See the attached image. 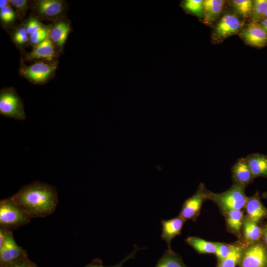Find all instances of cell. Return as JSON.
<instances>
[{"label":"cell","instance_id":"cell-9","mask_svg":"<svg viewBox=\"0 0 267 267\" xmlns=\"http://www.w3.org/2000/svg\"><path fill=\"white\" fill-rule=\"evenodd\" d=\"M34 9L41 17L47 19H57L63 14L65 2L59 0H40L35 1Z\"/></svg>","mask_w":267,"mask_h":267},{"label":"cell","instance_id":"cell-8","mask_svg":"<svg viewBox=\"0 0 267 267\" xmlns=\"http://www.w3.org/2000/svg\"><path fill=\"white\" fill-rule=\"evenodd\" d=\"M238 267H267V249L255 242L244 249Z\"/></svg>","mask_w":267,"mask_h":267},{"label":"cell","instance_id":"cell-31","mask_svg":"<svg viewBox=\"0 0 267 267\" xmlns=\"http://www.w3.org/2000/svg\"><path fill=\"white\" fill-rule=\"evenodd\" d=\"M44 26V25L41 23L37 18L32 17L28 20L25 25V28L29 36H30Z\"/></svg>","mask_w":267,"mask_h":267},{"label":"cell","instance_id":"cell-25","mask_svg":"<svg viewBox=\"0 0 267 267\" xmlns=\"http://www.w3.org/2000/svg\"><path fill=\"white\" fill-rule=\"evenodd\" d=\"M203 2L202 0H186L183 2L182 6L187 12L201 17L204 14Z\"/></svg>","mask_w":267,"mask_h":267},{"label":"cell","instance_id":"cell-5","mask_svg":"<svg viewBox=\"0 0 267 267\" xmlns=\"http://www.w3.org/2000/svg\"><path fill=\"white\" fill-rule=\"evenodd\" d=\"M57 68V64L52 61H36L26 66L21 65L20 73L24 78L35 84L45 83L53 75Z\"/></svg>","mask_w":267,"mask_h":267},{"label":"cell","instance_id":"cell-12","mask_svg":"<svg viewBox=\"0 0 267 267\" xmlns=\"http://www.w3.org/2000/svg\"><path fill=\"white\" fill-rule=\"evenodd\" d=\"M55 45L49 37L34 46L33 50L26 55L28 60H42L52 61L56 56Z\"/></svg>","mask_w":267,"mask_h":267},{"label":"cell","instance_id":"cell-7","mask_svg":"<svg viewBox=\"0 0 267 267\" xmlns=\"http://www.w3.org/2000/svg\"><path fill=\"white\" fill-rule=\"evenodd\" d=\"M209 191L201 183L195 193L183 203L179 216L184 221H195L198 216L204 200L208 198Z\"/></svg>","mask_w":267,"mask_h":267},{"label":"cell","instance_id":"cell-3","mask_svg":"<svg viewBox=\"0 0 267 267\" xmlns=\"http://www.w3.org/2000/svg\"><path fill=\"white\" fill-rule=\"evenodd\" d=\"M0 115L18 120L26 119L22 100L13 88H5L0 92Z\"/></svg>","mask_w":267,"mask_h":267},{"label":"cell","instance_id":"cell-29","mask_svg":"<svg viewBox=\"0 0 267 267\" xmlns=\"http://www.w3.org/2000/svg\"><path fill=\"white\" fill-rule=\"evenodd\" d=\"M12 39L14 43L18 46L26 44L29 41V37L25 26L16 29L13 34Z\"/></svg>","mask_w":267,"mask_h":267},{"label":"cell","instance_id":"cell-16","mask_svg":"<svg viewBox=\"0 0 267 267\" xmlns=\"http://www.w3.org/2000/svg\"><path fill=\"white\" fill-rule=\"evenodd\" d=\"M70 31V26L68 22L63 19L58 20L51 26L49 38L55 46L61 49L66 42Z\"/></svg>","mask_w":267,"mask_h":267},{"label":"cell","instance_id":"cell-6","mask_svg":"<svg viewBox=\"0 0 267 267\" xmlns=\"http://www.w3.org/2000/svg\"><path fill=\"white\" fill-rule=\"evenodd\" d=\"M26 258H28L26 251L16 243L10 229L0 246V267H6Z\"/></svg>","mask_w":267,"mask_h":267},{"label":"cell","instance_id":"cell-23","mask_svg":"<svg viewBox=\"0 0 267 267\" xmlns=\"http://www.w3.org/2000/svg\"><path fill=\"white\" fill-rule=\"evenodd\" d=\"M243 227L244 237L246 241L253 243L262 237V229L257 223L246 219L244 221Z\"/></svg>","mask_w":267,"mask_h":267},{"label":"cell","instance_id":"cell-34","mask_svg":"<svg viewBox=\"0 0 267 267\" xmlns=\"http://www.w3.org/2000/svg\"><path fill=\"white\" fill-rule=\"evenodd\" d=\"M16 267H34L35 264L26 258L15 263Z\"/></svg>","mask_w":267,"mask_h":267},{"label":"cell","instance_id":"cell-11","mask_svg":"<svg viewBox=\"0 0 267 267\" xmlns=\"http://www.w3.org/2000/svg\"><path fill=\"white\" fill-rule=\"evenodd\" d=\"M241 23L234 14H224L217 24L214 34L218 39H225L232 36L240 30Z\"/></svg>","mask_w":267,"mask_h":267},{"label":"cell","instance_id":"cell-22","mask_svg":"<svg viewBox=\"0 0 267 267\" xmlns=\"http://www.w3.org/2000/svg\"><path fill=\"white\" fill-rule=\"evenodd\" d=\"M244 249L240 245H232L228 256L223 260L218 262L217 267H236L240 263Z\"/></svg>","mask_w":267,"mask_h":267},{"label":"cell","instance_id":"cell-36","mask_svg":"<svg viewBox=\"0 0 267 267\" xmlns=\"http://www.w3.org/2000/svg\"><path fill=\"white\" fill-rule=\"evenodd\" d=\"M259 23L267 33V19H263L262 20H260L259 21Z\"/></svg>","mask_w":267,"mask_h":267},{"label":"cell","instance_id":"cell-13","mask_svg":"<svg viewBox=\"0 0 267 267\" xmlns=\"http://www.w3.org/2000/svg\"><path fill=\"white\" fill-rule=\"evenodd\" d=\"M185 221L179 216L161 222L162 229L161 237L167 243L168 249H171V241L177 236L179 235Z\"/></svg>","mask_w":267,"mask_h":267},{"label":"cell","instance_id":"cell-24","mask_svg":"<svg viewBox=\"0 0 267 267\" xmlns=\"http://www.w3.org/2000/svg\"><path fill=\"white\" fill-rule=\"evenodd\" d=\"M235 11L243 17L251 16L253 1L251 0H234L232 1Z\"/></svg>","mask_w":267,"mask_h":267},{"label":"cell","instance_id":"cell-26","mask_svg":"<svg viewBox=\"0 0 267 267\" xmlns=\"http://www.w3.org/2000/svg\"><path fill=\"white\" fill-rule=\"evenodd\" d=\"M267 11V0H256L253 1L251 13L252 21H257L264 18Z\"/></svg>","mask_w":267,"mask_h":267},{"label":"cell","instance_id":"cell-35","mask_svg":"<svg viewBox=\"0 0 267 267\" xmlns=\"http://www.w3.org/2000/svg\"><path fill=\"white\" fill-rule=\"evenodd\" d=\"M262 237H263V239L265 242V246L267 249V225H266L262 229Z\"/></svg>","mask_w":267,"mask_h":267},{"label":"cell","instance_id":"cell-30","mask_svg":"<svg viewBox=\"0 0 267 267\" xmlns=\"http://www.w3.org/2000/svg\"><path fill=\"white\" fill-rule=\"evenodd\" d=\"M16 14L10 5L0 8V18L2 23L8 25L14 22Z\"/></svg>","mask_w":267,"mask_h":267},{"label":"cell","instance_id":"cell-1","mask_svg":"<svg viewBox=\"0 0 267 267\" xmlns=\"http://www.w3.org/2000/svg\"><path fill=\"white\" fill-rule=\"evenodd\" d=\"M8 198L30 219L50 215L58 203L55 187L50 184L37 181L22 187Z\"/></svg>","mask_w":267,"mask_h":267},{"label":"cell","instance_id":"cell-17","mask_svg":"<svg viewBox=\"0 0 267 267\" xmlns=\"http://www.w3.org/2000/svg\"><path fill=\"white\" fill-rule=\"evenodd\" d=\"M245 158L254 178H267V155L255 153L250 154Z\"/></svg>","mask_w":267,"mask_h":267},{"label":"cell","instance_id":"cell-2","mask_svg":"<svg viewBox=\"0 0 267 267\" xmlns=\"http://www.w3.org/2000/svg\"><path fill=\"white\" fill-rule=\"evenodd\" d=\"M245 188L244 185L234 183L228 189L222 193L209 191L208 198L216 202L225 213L233 210H241L245 207L248 199Z\"/></svg>","mask_w":267,"mask_h":267},{"label":"cell","instance_id":"cell-28","mask_svg":"<svg viewBox=\"0 0 267 267\" xmlns=\"http://www.w3.org/2000/svg\"><path fill=\"white\" fill-rule=\"evenodd\" d=\"M142 248H139L136 245H134V248L133 251L124 259H123L119 264L111 267H105L103 266L102 261L98 259H95L92 261L87 265L85 267H122L123 265L128 260L130 259H134L137 251Z\"/></svg>","mask_w":267,"mask_h":267},{"label":"cell","instance_id":"cell-4","mask_svg":"<svg viewBox=\"0 0 267 267\" xmlns=\"http://www.w3.org/2000/svg\"><path fill=\"white\" fill-rule=\"evenodd\" d=\"M30 222V218L8 198L0 201V226L17 228Z\"/></svg>","mask_w":267,"mask_h":267},{"label":"cell","instance_id":"cell-20","mask_svg":"<svg viewBox=\"0 0 267 267\" xmlns=\"http://www.w3.org/2000/svg\"><path fill=\"white\" fill-rule=\"evenodd\" d=\"M155 267H188L181 257L172 249L166 250Z\"/></svg>","mask_w":267,"mask_h":267},{"label":"cell","instance_id":"cell-32","mask_svg":"<svg viewBox=\"0 0 267 267\" xmlns=\"http://www.w3.org/2000/svg\"><path fill=\"white\" fill-rule=\"evenodd\" d=\"M232 246V245L217 243L215 254L218 259V262L223 260L228 256L231 250Z\"/></svg>","mask_w":267,"mask_h":267},{"label":"cell","instance_id":"cell-27","mask_svg":"<svg viewBox=\"0 0 267 267\" xmlns=\"http://www.w3.org/2000/svg\"><path fill=\"white\" fill-rule=\"evenodd\" d=\"M51 26H44L37 32L29 36V42L35 46L49 37Z\"/></svg>","mask_w":267,"mask_h":267},{"label":"cell","instance_id":"cell-33","mask_svg":"<svg viewBox=\"0 0 267 267\" xmlns=\"http://www.w3.org/2000/svg\"><path fill=\"white\" fill-rule=\"evenodd\" d=\"M9 1L17 10L22 13L25 11L28 5V1L26 0H11Z\"/></svg>","mask_w":267,"mask_h":267},{"label":"cell","instance_id":"cell-15","mask_svg":"<svg viewBox=\"0 0 267 267\" xmlns=\"http://www.w3.org/2000/svg\"><path fill=\"white\" fill-rule=\"evenodd\" d=\"M247 219L258 223L267 217V209L262 204L258 194L248 198L245 206Z\"/></svg>","mask_w":267,"mask_h":267},{"label":"cell","instance_id":"cell-10","mask_svg":"<svg viewBox=\"0 0 267 267\" xmlns=\"http://www.w3.org/2000/svg\"><path fill=\"white\" fill-rule=\"evenodd\" d=\"M240 36L253 46L262 47L267 45V33L257 21H252L242 30Z\"/></svg>","mask_w":267,"mask_h":267},{"label":"cell","instance_id":"cell-37","mask_svg":"<svg viewBox=\"0 0 267 267\" xmlns=\"http://www.w3.org/2000/svg\"><path fill=\"white\" fill-rule=\"evenodd\" d=\"M9 3H10L9 0H0V8H1L9 5Z\"/></svg>","mask_w":267,"mask_h":267},{"label":"cell","instance_id":"cell-21","mask_svg":"<svg viewBox=\"0 0 267 267\" xmlns=\"http://www.w3.org/2000/svg\"><path fill=\"white\" fill-rule=\"evenodd\" d=\"M225 213L229 228L232 232L239 234L243 226L244 221L243 212L241 210H233Z\"/></svg>","mask_w":267,"mask_h":267},{"label":"cell","instance_id":"cell-18","mask_svg":"<svg viewBox=\"0 0 267 267\" xmlns=\"http://www.w3.org/2000/svg\"><path fill=\"white\" fill-rule=\"evenodd\" d=\"M222 0H206L203 2L204 21L210 24L216 20L220 15L223 6Z\"/></svg>","mask_w":267,"mask_h":267},{"label":"cell","instance_id":"cell-38","mask_svg":"<svg viewBox=\"0 0 267 267\" xmlns=\"http://www.w3.org/2000/svg\"><path fill=\"white\" fill-rule=\"evenodd\" d=\"M263 197L267 199V192H264L263 194Z\"/></svg>","mask_w":267,"mask_h":267},{"label":"cell","instance_id":"cell-19","mask_svg":"<svg viewBox=\"0 0 267 267\" xmlns=\"http://www.w3.org/2000/svg\"><path fill=\"white\" fill-rule=\"evenodd\" d=\"M185 242L199 254L216 253L217 243L208 241L195 236L188 237Z\"/></svg>","mask_w":267,"mask_h":267},{"label":"cell","instance_id":"cell-39","mask_svg":"<svg viewBox=\"0 0 267 267\" xmlns=\"http://www.w3.org/2000/svg\"><path fill=\"white\" fill-rule=\"evenodd\" d=\"M264 19H267V12L266 13V14L265 15Z\"/></svg>","mask_w":267,"mask_h":267},{"label":"cell","instance_id":"cell-40","mask_svg":"<svg viewBox=\"0 0 267 267\" xmlns=\"http://www.w3.org/2000/svg\"><path fill=\"white\" fill-rule=\"evenodd\" d=\"M34 267H39L37 265L35 264Z\"/></svg>","mask_w":267,"mask_h":267},{"label":"cell","instance_id":"cell-14","mask_svg":"<svg viewBox=\"0 0 267 267\" xmlns=\"http://www.w3.org/2000/svg\"><path fill=\"white\" fill-rule=\"evenodd\" d=\"M231 173L234 182L245 186L254 178L245 157L240 158L236 161L231 168Z\"/></svg>","mask_w":267,"mask_h":267}]
</instances>
